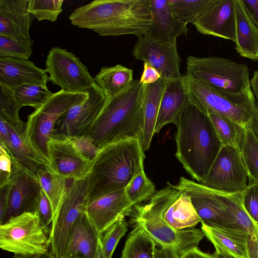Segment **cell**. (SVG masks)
<instances>
[{"mask_svg": "<svg viewBox=\"0 0 258 258\" xmlns=\"http://www.w3.org/2000/svg\"><path fill=\"white\" fill-rule=\"evenodd\" d=\"M48 169L68 180L86 177L92 160L84 155L69 138L53 136L47 143Z\"/></svg>", "mask_w": 258, "mask_h": 258, "instance_id": "17", "label": "cell"}, {"mask_svg": "<svg viewBox=\"0 0 258 258\" xmlns=\"http://www.w3.org/2000/svg\"><path fill=\"white\" fill-rule=\"evenodd\" d=\"M10 258H54L51 255L50 252L43 254H37L31 255L14 254Z\"/></svg>", "mask_w": 258, "mask_h": 258, "instance_id": "55", "label": "cell"}, {"mask_svg": "<svg viewBox=\"0 0 258 258\" xmlns=\"http://www.w3.org/2000/svg\"><path fill=\"white\" fill-rule=\"evenodd\" d=\"M88 175L69 184L56 213L49 234V252L54 258H62L70 232L76 221L85 212Z\"/></svg>", "mask_w": 258, "mask_h": 258, "instance_id": "11", "label": "cell"}, {"mask_svg": "<svg viewBox=\"0 0 258 258\" xmlns=\"http://www.w3.org/2000/svg\"><path fill=\"white\" fill-rule=\"evenodd\" d=\"M40 222L47 234H50L53 214L50 203L44 192L42 190L40 199L35 212Z\"/></svg>", "mask_w": 258, "mask_h": 258, "instance_id": "44", "label": "cell"}, {"mask_svg": "<svg viewBox=\"0 0 258 258\" xmlns=\"http://www.w3.org/2000/svg\"><path fill=\"white\" fill-rule=\"evenodd\" d=\"M217 191L220 200L237 223L244 231L250 233L255 228L256 224L251 219L243 207L242 192L228 194Z\"/></svg>", "mask_w": 258, "mask_h": 258, "instance_id": "37", "label": "cell"}, {"mask_svg": "<svg viewBox=\"0 0 258 258\" xmlns=\"http://www.w3.org/2000/svg\"><path fill=\"white\" fill-rule=\"evenodd\" d=\"M215 252L214 253L215 258H238L226 250L217 246H214Z\"/></svg>", "mask_w": 258, "mask_h": 258, "instance_id": "54", "label": "cell"}, {"mask_svg": "<svg viewBox=\"0 0 258 258\" xmlns=\"http://www.w3.org/2000/svg\"><path fill=\"white\" fill-rule=\"evenodd\" d=\"M181 80L189 102L207 115L215 114L246 126L258 111L251 90L232 94L216 90L186 74Z\"/></svg>", "mask_w": 258, "mask_h": 258, "instance_id": "5", "label": "cell"}, {"mask_svg": "<svg viewBox=\"0 0 258 258\" xmlns=\"http://www.w3.org/2000/svg\"><path fill=\"white\" fill-rule=\"evenodd\" d=\"M235 49L241 56L258 60V26L251 18L241 0H235Z\"/></svg>", "mask_w": 258, "mask_h": 258, "instance_id": "25", "label": "cell"}, {"mask_svg": "<svg viewBox=\"0 0 258 258\" xmlns=\"http://www.w3.org/2000/svg\"><path fill=\"white\" fill-rule=\"evenodd\" d=\"M144 152L141 141L136 138L100 148L92 160L88 174L87 201L125 187L144 171Z\"/></svg>", "mask_w": 258, "mask_h": 258, "instance_id": "3", "label": "cell"}, {"mask_svg": "<svg viewBox=\"0 0 258 258\" xmlns=\"http://www.w3.org/2000/svg\"><path fill=\"white\" fill-rule=\"evenodd\" d=\"M144 85L136 80L108 98L88 136L100 149L109 143L136 138L141 143L144 124Z\"/></svg>", "mask_w": 258, "mask_h": 258, "instance_id": "4", "label": "cell"}, {"mask_svg": "<svg viewBox=\"0 0 258 258\" xmlns=\"http://www.w3.org/2000/svg\"><path fill=\"white\" fill-rule=\"evenodd\" d=\"M175 124L177 127L175 156L190 176L201 183L222 143L208 115L189 102Z\"/></svg>", "mask_w": 258, "mask_h": 258, "instance_id": "2", "label": "cell"}, {"mask_svg": "<svg viewBox=\"0 0 258 258\" xmlns=\"http://www.w3.org/2000/svg\"><path fill=\"white\" fill-rule=\"evenodd\" d=\"M30 0H0V36L15 42L31 40L29 29L35 18L29 12Z\"/></svg>", "mask_w": 258, "mask_h": 258, "instance_id": "21", "label": "cell"}, {"mask_svg": "<svg viewBox=\"0 0 258 258\" xmlns=\"http://www.w3.org/2000/svg\"><path fill=\"white\" fill-rule=\"evenodd\" d=\"M6 123L12 144L13 151L11 156L12 158L24 168L36 175L47 169L48 161L27 139L25 130H18L6 122Z\"/></svg>", "mask_w": 258, "mask_h": 258, "instance_id": "27", "label": "cell"}, {"mask_svg": "<svg viewBox=\"0 0 258 258\" xmlns=\"http://www.w3.org/2000/svg\"><path fill=\"white\" fill-rule=\"evenodd\" d=\"M180 258H215L214 254H210L194 247L184 253Z\"/></svg>", "mask_w": 258, "mask_h": 258, "instance_id": "51", "label": "cell"}, {"mask_svg": "<svg viewBox=\"0 0 258 258\" xmlns=\"http://www.w3.org/2000/svg\"><path fill=\"white\" fill-rule=\"evenodd\" d=\"M95 83L108 97L126 88L133 81V70L121 64L103 67L94 78Z\"/></svg>", "mask_w": 258, "mask_h": 258, "instance_id": "29", "label": "cell"}, {"mask_svg": "<svg viewBox=\"0 0 258 258\" xmlns=\"http://www.w3.org/2000/svg\"><path fill=\"white\" fill-rule=\"evenodd\" d=\"M0 144L7 150L11 156L13 147L10 134L6 122L0 118Z\"/></svg>", "mask_w": 258, "mask_h": 258, "instance_id": "49", "label": "cell"}, {"mask_svg": "<svg viewBox=\"0 0 258 258\" xmlns=\"http://www.w3.org/2000/svg\"><path fill=\"white\" fill-rule=\"evenodd\" d=\"M222 146H230L240 150L245 126L215 115H208Z\"/></svg>", "mask_w": 258, "mask_h": 258, "instance_id": "35", "label": "cell"}, {"mask_svg": "<svg viewBox=\"0 0 258 258\" xmlns=\"http://www.w3.org/2000/svg\"><path fill=\"white\" fill-rule=\"evenodd\" d=\"M49 77L46 70L35 66L28 59L0 58V84L15 88L25 85L47 87Z\"/></svg>", "mask_w": 258, "mask_h": 258, "instance_id": "22", "label": "cell"}, {"mask_svg": "<svg viewBox=\"0 0 258 258\" xmlns=\"http://www.w3.org/2000/svg\"><path fill=\"white\" fill-rule=\"evenodd\" d=\"M250 86L258 106V69L253 73L250 79Z\"/></svg>", "mask_w": 258, "mask_h": 258, "instance_id": "53", "label": "cell"}, {"mask_svg": "<svg viewBox=\"0 0 258 258\" xmlns=\"http://www.w3.org/2000/svg\"><path fill=\"white\" fill-rule=\"evenodd\" d=\"M102 236L85 212L70 232L62 258H95Z\"/></svg>", "mask_w": 258, "mask_h": 258, "instance_id": "23", "label": "cell"}, {"mask_svg": "<svg viewBox=\"0 0 258 258\" xmlns=\"http://www.w3.org/2000/svg\"><path fill=\"white\" fill-rule=\"evenodd\" d=\"M37 176L42 189L50 203L54 217L68 186V179L52 173L48 168Z\"/></svg>", "mask_w": 258, "mask_h": 258, "instance_id": "34", "label": "cell"}, {"mask_svg": "<svg viewBox=\"0 0 258 258\" xmlns=\"http://www.w3.org/2000/svg\"><path fill=\"white\" fill-rule=\"evenodd\" d=\"M14 169V161L6 149L0 144V185L5 184Z\"/></svg>", "mask_w": 258, "mask_h": 258, "instance_id": "45", "label": "cell"}, {"mask_svg": "<svg viewBox=\"0 0 258 258\" xmlns=\"http://www.w3.org/2000/svg\"><path fill=\"white\" fill-rule=\"evenodd\" d=\"M70 139L80 151L91 160L95 157L99 150L94 145L92 139L88 136Z\"/></svg>", "mask_w": 258, "mask_h": 258, "instance_id": "46", "label": "cell"}, {"mask_svg": "<svg viewBox=\"0 0 258 258\" xmlns=\"http://www.w3.org/2000/svg\"><path fill=\"white\" fill-rule=\"evenodd\" d=\"M87 96V91L74 93L61 89L53 93L40 107L27 116L26 136L48 163L47 145L53 137L57 122L73 106L85 100Z\"/></svg>", "mask_w": 258, "mask_h": 258, "instance_id": "8", "label": "cell"}, {"mask_svg": "<svg viewBox=\"0 0 258 258\" xmlns=\"http://www.w3.org/2000/svg\"><path fill=\"white\" fill-rule=\"evenodd\" d=\"M133 207L124 187L87 201L85 213L102 235L115 222L129 216Z\"/></svg>", "mask_w": 258, "mask_h": 258, "instance_id": "19", "label": "cell"}, {"mask_svg": "<svg viewBox=\"0 0 258 258\" xmlns=\"http://www.w3.org/2000/svg\"><path fill=\"white\" fill-rule=\"evenodd\" d=\"M155 258H175L162 248H156Z\"/></svg>", "mask_w": 258, "mask_h": 258, "instance_id": "56", "label": "cell"}, {"mask_svg": "<svg viewBox=\"0 0 258 258\" xmlns=\"http://www.w3.org/2000/svg\"><path fill=\"white\" fill-rule=\"evenodd\" d=\"M128 223L122 218L110 226L102 236L101 245L104 258H111L120 239L128 229Z\"/></svg>", "mask_w": 258, "mask_h": 258, "instance_id": "41", "label": "cell"}, {"mask_svg": "<svg viewBox=\"0 0 258 258\" xmlns=\"http://www.w3.org/2000/svg\"><path fill=\"white\" fill-rule=\"evenodd\" d=\"M95 258H104L102 252L101 242L99 245Z\"/></svg>", "mask_w": 258, "mask_h": 258, "instance_id": "58", "label": "cell"}, {"mask_svg": "<svg viewBox=\"0 0 258 258\" xmlns=\"http://www.w3.org/2000/svg\"><path fill=\"white\" fill-rule=\"evenodd\" d=\"M240 152L249 179L258 183V136L250 124L245 127Z\"/></svg>", "mask_w": 258, "mask_h": 258, "instance_id": "32", "label": "cell"}, {"mask_svg": "<svg viewBox=\"0 0 258 258\" xmlns=\"http://www.w3.org/2000/svg\"><path fill=\"white\" fill-rule=\"evenodd\" d=\"M63 0H30L29 12L38 21L54 22L62 12Z\"/></svg>", "mask_w": 258, "mask_h": 258, "instance_id": "40", "label": "cell"}, {"mask_svg": "<svg viewBox=\"0 0 258 258\" xmlns=\"http://www.w3.org/2000/svg\"><path fill=\"white\" fill-rule=\"evenodd\" d=\"M21 108L9 89L0 84V118L18 130H25L26 123L19 115Z\"/></svg>", "mask_w": 258, "mask_h": 258, "instance_id": "38", "label": "cell"}, {"mask_svg": "<svg viewBox=\"0 0 258 258\" xmlns=\"http://www.w3.org/2000/svg\"><path fill=\"white\" fill-rule=\"evenodd\" d=\"M250 124L253 131L258 136V111L253 114Z\"/></svg>", "mask_w": 258, "mask_h": 258, "instance_id": "57", "label": "cell"}, {"mask_svg": "<svg viewBox=\"0 0 258 258\" xmlns=\"http://www.w3.org/2000/svg\"><path fill=\"white\" fill-rule=\"evenodd\" d=\"M185 74L221 92L240 94L251 90L248 66L230 59L188 55Z\"/></svg>", "mask_w": 258, "mask_h": 258, "instance_id": "7", "label": "cell"}, {"mask_svg": "<svg viewBox=\"0 0 258 258\" xmlns=\"http://www.w3.org/2000/svg\"><path fill=\"white\" fill-rule=\"evenodd\" d=\"M205 236L213 244L238 258H248L246 242L248 234H234L202 225Z\"/></svg>", "mask_w": 258, "mask_h": 258, "instance_id": "30", "label": "cell"}, {"mask_svg": "<svg viewBox=\"0 0 258 258\" xmlns=\"http://www.w3.org/2000/svg\"><path fill=\"white\" fill-rule=\"evenodd\" d=\"M243 207L251 219L258 225V183L250 181L242 192Z\"/></svg>", "mask_w": 258, "mask_h": 258, "instance_id": "43", "label": "cell"}, {"mask_svg": "<svg viewBox=\"0 0 258 258\" xmlns=\"http://www.w3.org/2000/svg\"><path fill=\"white\" fill-rule=\"evenodd\" d=\"M134 227L127 236L121 258H155V242L142 228Z\"/></svg>", "mask_w": 258, "mask_h": 258, "instance_id": "31", "label": "cell"}, {"mask_svg": "<svg viewBox=\"0 0 258 258\" xmlns=\"http://www.w3.org/2000/svg\"><path fill=\"white\" fill-rule=\"evenodd\" d=\"M181 79L167 80L160 104L155 133H159L167 124H175L189 103Z\"/></svg>", "mask_w": 258, "mask_h": 258, "instance_id": "26", "label": "cell"}, {"mask_svg": "<svg viewBox=\"0 0 258 258\" xmlns=\"http://www.w3.org/2000/svg\"><path fill=\"white\" fill-rule=\"evenodd\" d=\"M161 78L154 83L144 85V124L142 145L144 151L149 149L155 133L160 104L167 82Z\"/></svg>", "mask_w": 258, "mask_h": 258, "instance_id": "28", "label": "cell"}, {"mask_svg": "<svg viewBox=\"0 0 258 258\" xmlns=\"http://www.w3.org/2000/svg\"><path fill=\"white\" fill-rule=\"evenodd\" d=\"M132 53L136 59L156 69L162 78L167 80L182 78L180 72L181 59L176 42H164L144 34L138 37Z\"/></svg>", "mask_w": 258, "mask_h": 258, "instance_id": "18", "label": "cell"}, {"mask_svg": "<svg viewBox=\"0 0 258 258\" xmlns=\"http://www.w3.org/2000/svg\"><path fill=\"white\" fill-rule=\"evenodd\" d=\"M129 216L130 223L134 227L142 228L157 245L175 258H180L188 250L198 247L205 236L202 229L195 227L173 228L164 221L149 200L144 204L134 206Z\"/></svg>", "mask_w": 258, "mask_h": 258, "instance_id": "6", "label": "cell"}, {"mask_svg": "<svg viewBox=\"0 0 258 258\" xmlns=\"http://www.w3.org/2000/svg\"><path fill=\"white\" fill-rule=\"evenodd\" d=\"M7 206V186H0V223L3 221Z\"/></svg>", "mask_w": 258, "mask_h": 258, "instance_id": "52", "label": "cell"}, {"mask_svg": "<svg viewBox=\"0 0 258 258\" xmlns=\"http://www.w3.org/2000/svg\"><path fill=\"white\" fill-rule=\"evenodd\" d=\"M88 96L73 106L57 122L53 136L70 138L88 136L108 97L95 83L87 90Z\"/></svg>", "mask_w": 258, "mask_h": 258, "instance_id": "15", "label": "cell"}, {"mask_svg": "<svg viewBox=\"0 0 258 258\" xmlns=\"http://www.w3.org/2000/svg\"><path fill=\"white\" fill-rule=\"evenodd\" d=\"M164 221L175 229L195 227L200 219L188 195L169 182L148 200Z\"/></svg>", "mask_w": 258, "mask_h": 258, "instance_id": "16", "label": "cell"}, {"mask_svg": "<svg viewBox=\"0 0 258 258\" xmlns=\"http://www.w3.org/2000/svg\"><path fill=\"white\" fill-rule=\"evenodd\" d=\"M248 178L240 150L222 146L201 183L218 191L234 194L242 192L247 188Z\"/></svg>", "mask_w": 258, "mask_h": 258, "instance_id": "13", "label": "cell"}, {"mask_svg": "<svg viewBox=\"0 0 258 258\" xmlns=\"http://www.w3.org/2000/svg\"><path fill=\"white\" fill-rule=\"evenodd\" d=\"M218 0H168L175 17L187 24L193 23Z\"/></svg>", "mask_w": 258, "mask_h": 258, "instance_id": "33", "label": "cell"}, {"mask_svg": "<svg viewBox=\"0 0 258 258\" xmlns=\"http://www.w3.org/2000/svg\"><path fill=\"white\" fill-rule=\"evenodd\" d=\"M0 247L19 255L46 253L50 239L36 213H25L0 225Z\"/></svg>", "mask_w": 258, "mask_h": 258, "instance_id": "9", "label": "cell"}, {"mask_svg": "<svg viewBox=\"0 0 258 258\" xmlns=\"http://www.w3.org/2000/svg\"><path fill=\"white\" fill-rule=\"evenodd\" d=\"M249 15L258 26V0H241Z\"/></svg>", "mask_w": 258, "mask_h": 258, "instance_id": "50", "label": "cell"}, {"mask_svg": "<svg viewBox=\"0 0 258 258\" xmlns=\"http://www.w3.org/2000/svg\"><path fill=\"white\" fill-rule=\"evenodd\" d=\"M69 19L72 25L101 36L139 37L153 23L150 0H96L75 9Z\"/></svg>", "mask_w": 258, "mask_h": 258, "instance_id": "1", "label": "cell"}, {"mask_svg": "<svg viewBox=\"0 0 258 258\" xmlns=\"http://www.w3.org/2000/svg\"><path fill=\"white\" fill-rule=\"evenodd\" d=\"M5 86L21 107L28 106L37 109L53 94L47 87L36 85H25L15 88Z\"/></svg>", "mask_w": 258, "mask_h": 258, "instance_id": "36", "label": "cell"}, {"mask_svg": "<svg viewBox=\"0 0 258 258\" xmlns=\"http://www.w3.org/2000/svg\"><path fill=\"white\" fill-rule=\"evenodd\" d=\"M45 67L49 81L64 91L84 93L95 83L86 66L64 48H51L46 57Z\"/></svg>", "mask_w": 258, "mask_h": 258, "instance_id": "12", "label": "cell"}, {"mask_svg": "<svg viewBox=\"0 0 258 258\" xmlns=\"http://www.w3.org/2000/svg\"><path fill=\"white\" fill-rule=\"evenodd\" d=\"M189 196L202 225L234 234H248L237 223L216 190L181 177L176 185Z\"/></svg>", "mask_w": 258, "mask_h": 258, "instance_id": "10", "label": "cell"}, {"mask_svg": "<svg viewBox=\"0 0 258 258\" xmlns=\"http://www.w3.org/2000/svg\"><path fill=\"white\" fill-rule=\"evenodd\" d=\"M153 23L145 34L161 41L173 43L178 36H187L186 24L177 19L172 12L168 0H150Z\"/></svg>", "mask_w": 258, "mask_h": 258, "instance_id": "24", "label": "cell"}, {"mask_svg": "<svg viewBox=\"0 0 258 258\" xmlns=\"http://www.w3.org/2000/svg\"><path fill=\"white\" fill-rule=\"evenodd\" d=\"M161 78L160 73L148 63L144 62V70L140 82L143 85L151 84Z\"/></svg>", "mask_w": 258, "mask_h": 258, "instance_id": "47", "label": "cell"}, {"mask_svg": "<svg viewBox=\"0 0 258 258\" xmlns=\"http://www.w3.org/2000/svg\"><path fill=\"white\" fill-rule=\"evenodd\" d=\"M235 0H218L192 24L200 33L236 40Z\"/></svg>", "mask_w": 258, "mask_h": 258, "instance_id": "20", "label": "cell"}, {"mask_svg": "<svg viewBox=\"0 0 258 258\" xmlns=\"http://www.w3.org/2000/svg\"><path fill=\"white\" fill-rule=\"evenodd\" d=\"M33 40L15 42L0 36V58L12 57L28 59L33 52Z\"/></svg>", "mask_w": 258, "mask_h": 258, "instance_id": "42", "label": "cell"}, {"mask_svg": "<svg viewBox=\"0 0 258 258\" xmlns=\"http://www.w3.org/2000/svg\"><path fill=\"white\" fill-rule=\"evenodd\" d=\"M155 192L154 184L144 171L135 176L125 187L126 196L134 206L148 201Z\"/></svg>", "mask_w": 258, "mask_h": 258, "instance_id": "39", "label": "cell"}, {"mask_svg": "<svg viewBox=\"0 0 258 258\" xmlns=\"http://www.w3.org/2000/svg\"><path fill=\"white\" fill-rule=\"evenodd\" d=\"M13 161V172L4 184L7 186V206L0 225L23 213H35L41 195L38 176Z\"/></svg>", "mask_w": 258, "mask_h": 258, "instance_id": "14", "label": "cell"}, {"mask_svg": "<svg viewBox=\"0 0 258 258\" xmlns=\"http://www.w3.org/2000/svg\"><path fill=\"white\" fill-rule=\"evenodd\" d=\"M248 258H258V225L248 234L246 242Z\"/></svg>", "mask_w": 258, "mask_h": 258, "instance_id": "48", "label": "cell"}]
</instances>
